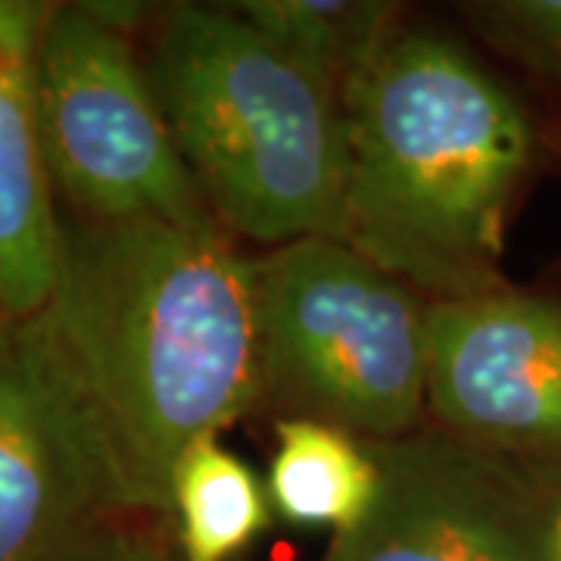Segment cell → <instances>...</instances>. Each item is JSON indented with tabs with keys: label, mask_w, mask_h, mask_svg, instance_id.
<instances>
[{
	"label": "cell",
	"mask_w": 561,
	"mask_h": 561,
	"mask_svg": "<svg viewBox=\"0 0 561 561\" xmlns=\"http://www.w3.org/2000/svg\"><path fill=\"white\" fill-rule=\"evenodd\" d=\"M253 265L265 402L365 443L412 434L431 302L337 238L284 243Z\"/></svg>",
	"instance_id": "obj_4"
},
{
	"label": "cell",
	"mask_w": 561,
	"mask_h": 561,
	"mask_svg": "<svg viewBox=\"0 0 561 561\" xmlns=\"http://www.w3.org/2000/svg\"><path fill=\"white\" fill-rule=\"evenodd\" d=\"M81 561H184L179 552V542H165L150 530H131L122 527L110 540L98 546L91 556Z\"/></svg>",
	"instance_id": "obj_14"
},
{
	"label": "cell",
	"mask_w": 561,
	"mask_h": 561,
	"mask_svg": "<svg viewBox=\"0 0 561 561\" xmlns=\"http://www.w3.org/2000/svg\"><path fill=\"white\" fill-rule=\"evenodd\" d=\"M0 331H3V321H0Z\"/></svg>",
	"instance_id": "obj_16"
},
{
	"label": "cell",
	"mask_w": 561,
	"mask_h": 561,
	"mask_svg": "<svg viewBox=\"0 0 561 561\" xmlns=\"http://www.w3.org/2000/svg\"><path fill=\"white\" fill-rule=\"evenodd\" d=\"M427 405L443 431L561 459V300L508 284L427 306Z\"/></svg>",
	"instance_id": "obj_8"
},
{
	"label": "cell",
	"mask_w": 561,
	"mask_h": 561,
	"mask_svg": "<svg viewBox=\"0 0 561 561\" xmlns=\"http://www.w3.org/2000/svg\"><path fill=\"white\" fill-rule=\"evenodd\" d=\"M478 13L508 54L561 84V0L486 3Z\"/></svg>",
	"instance_id": "obj_13"
},
{
	"label": "cell",
	"mask_w": 561,
	"mask_h": 561,
	"mask_svg": "<svg viewBox=\"0 0 561 561\" xmlns=\"http://www.w3.org/2000/svg\"><path fill=\"white\" fill-rule=\"evenodd\" d=\"M32 94L54 191L72 216L219 225L181 160L128 32L98 3L47 7Z\"/></svg>",
	"instance_id": "obj_5"
},
{
	"label": "cell",
	"mask_w": 561,
	"mask_h": 561,
	"mask_svg": "<svg viewBox=\"0 0 561 561\" xmlns=\"http://www.w3.org/2000/svg\"><path fill=\"white\" fill-rule=\"evenodd\" d=\"M343 110L341 241L434 300L502 287L505 221L537 144L518 98L459 44L393 32Z\"/></svg>",
	"instance_id": "obj_2"
},
{
	"label": "cell",
	"mask_w": 561,
	"mask_h": 561,
	"mask_svg": "<svg viewBox=\"0 0 561 561\" xmlns=\"http://www.w3.org/2000/svg\"><path fill=\"white\" fill-rule=\"evenodd\" d=\"M559 561H561V518H559Z\"/></svg>",
	"instance_id": "obj_15"
},
{
	"label": "cell",
	"mask_w": 561,
	"mask_h": 561,
	"mask_svg": "<svg viewBox=\"0 0 561 561\" xmlns=\"http://www.w3.org/2000/svg\"><path fill=\"white\" fill-rule=\"evenodd\" d=\"M131 518L38 319L0 331V561H81Z\"/></svg>",
	"instance_id": "obj_7"
},
{
	"label": "cell",
	"mask_w": 561,
	"mask_h": 561,
	"mask_svg": "<svg viewBox=\"0 0 561 561\" xmlns=\"http://www.w3.org/2000/svg\"><path fill=\"white\" fill-rule=\"evenodd\" d=\"M234 10L341 98L393 35V7L371 0H243Z\"/></svg>",
	"instance_id": "obj_12"
},
{
	"label": "cell",
	"mask_w": 561,
	"mask_h": 561,
	"mask_svg": "<svg viewBox=\"0 0 561 561\" xmlns=\"http://www.w3.org/2000/svg\"><path fill=\"white\" fill-rule=\"evenodd\" d=\"M47 7L0 3V321L44 312L60 262V216L32 94Z\"/></svg>",
	"instance_id": "obj_9"
},
{
	"label": "cell",
	"mask_w": 561,
	"mask_h": 561,
	"mask_svg": "<svg viewBox=\"0 0 561 561\" xmlns=\"http://www.w3.org/2000/svg\"><path fill=\"white\" fill-rule=\"evenodd\" d=\"M169 518L181 559L231 561L268 524V496L247 461L206 437L175 465Z\"/></svg>",
	"instance_id": "obj_11"
},
{
	"label": "cell",
	"mask_w": 561,
	"mask_h": 561,
	"mask_svg": "<svg viewBox=\"0 0 561 561\" xmlns=\"http://www.w3.org/2000/svg\"><path fill=\"white\" fill-rule=\"evenodd\" d=\"M368 449L375 500L324 561H559L561 500L537 465L443 427Z\"/></svg>",
	"instance_id": "obj_6"
},
{
	"label": "cell",
	"mask_w": 561,
	"mask_h": 561,
	"mask_svg": "<svg viewBox=\"0 0 561 561\" xmlns=\"http://www.w3.org/2000/svg\"><path fill=\"white\" fill-rule=\"evenodd\" d=\"M378 490L368 443L334 424L280 419L278 449L268 471V500L294 524L334 527L359 522Z\"/></svg>",
	"instance_id": "obj_10"
},
{
	"label": "cell",
	"mask_w": 561,
	"mask_h": 561,
	"mask_svg": "<svg viewBox=\"0 0 561 561\" xmlns=\"http://www.w3.org/2000/svg\"><path fill=\"white\" fill-rule=\"evenodd\" d=\"M35 319L131 518H169L181 456L265 405L256 265L221 225L60 216Z\"/></svg>",
	"instance_id": "obj_1"
},
{
	"label": "cell",
	"mask_w": 561,
	"mask_h": 561,
	"mask_svg": "<svg viewBox=\"0 0 561 561\" xmlns=\"http://www.w3.org/2000/svg\"><path fill=\"white\" fill-rule=\"evenodd\" d=\"M147 76L221 228L268 243L341 241L343 98L234 7H172Z\"/></svg>",
	"instance_id": "obj_3"
}]
</instances>
